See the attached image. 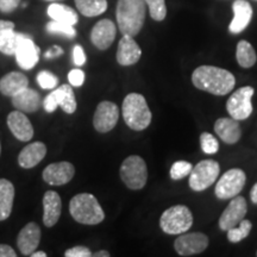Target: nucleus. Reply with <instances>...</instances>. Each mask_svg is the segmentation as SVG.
I'll return each instance as SVG.
<instances>
[{
	"mask_svg": "<svg viewBox=\"0 0 257 257\" xmlns=\"http://www.w3.org/2000/svg\"><path fill=\"white\" fill-rule=\"evenodd\" d=\"M192 82L200 91L214 95H226L236 85V79L229 70L214 66H200L192 74Z\"/></svg>",
	"mask_w": 257,
	"mask_h": 257,
	"instance_id": "nucleus-1",
	"label": "nucleus"
},
{
	"mask_svg": "<svg viewBox=\"0 0 257 257\" xmlns=\"http://www.w3.org/2000/svg\"><path fill=\"white\" fill-rule=\"evenodd\" d=\"M146 0H118L115 8L118 29L123 35L137 36L146 22Z\"/></svg>",
	"mask_w": 257,
	"mask_h": 257,
	"instance_id": "nucleus-2",
	"label": "nucleus"
},
{
	"mask_svg": "<svg viewBox=\"0 0 257 257\" xmlns=\"http://www.w3.org/2000/svg\"><path fill=\"white\" fill-rule=\"evenodd\" d=\"M121 113L125 124L131 130L142 131L152 123L153 114L146 98L140 93H130L124 98Z\"/></svg>",
	"mask_w": 257,
	"mask_h": 257,
	"instance_id": "nucleus-3",
	"label": "nucleus"
},
{
	"mask_svg": "<svg viewBox=\"0 0 257 257\" xmlns=\"http://www.w3.org/2000/svg\"><path fill=\"white\" fill-rule=\"evenodd\" d=\"M69 212L74 220L83 225L100 224L105 219L104 210L91 193L74 195L69 202Z\"/></svg>",
	"mask_w": 257,
	"mask_h": 257,
	"instance_id": "nucleus-4",
	"label": "nucleus"
},
{
	"mask_svg": "<svg viewBox=\"0 0 257 257\" xmlns=\"http://www.w3.org/2000/svg\"><path fill=\"white\" fill-rule=\"evenodd\" d=\"M193 214L185 205H174L162 213L160 218L161 230L167 234H181L191 229Z\"/></svg>",
	"mask_w": 257,
	"mask_h": 257,
	"instance_id": "nucleus-5",
	"label": "nucleus"
},
{
	"mask_svg": "<svg viewBox=\"0 0 257 257\" xmlns=\"http://www.w3.org/2000/svg\"><path fill=\"white\" fill-rule=\"evenodd\" d=\"M120 179L127 188L133 191L142 189L148 181L147 163L142 157L131 155L123 161L120 166Z\"/></svg>",
	"mask_w": 257,
	"mask_h": 257,
	"instance_id": "nucleus-6",
	"label": "nucleus"
},
{
	"mask_svg": "<svg viewBox=\"0 0 257 257\" xmlns=\"http://www.w3.org/2000/svg\"><path fill=\"white\" fill-rule=\"evenodd\" d=\"M220 174L219 163L214 160H202L192 168L189 187L194 192H202L217 181Z\"/></svg>",
	"mask_w": 257,
	"mask_h": 257,
	"instance_id": "nucleus-7",
	"label": "nucleus"
},
{
	"mask_svg": "<svg viewBox=\"0 0 257 257\" xmlns=\"http://www.w3.org/2000/svg\"><path fill=\"white\" fill-rule=\"evenodd\" d=\"M245 181L246 175L242 169H229L218 180L214 193L220 200H229V199L234 198L243 191Z\"/></svg>",
	"mask_w": 257,
	"mask_h": 257,
	"instance_id": "nucleus-8",
	"label": "nucleus"
},
{
	"mask_svg": "<svg viewBox=\"0 0 257 257\" xmlns=\"http://www.w3.org/2000/svg\"><path fill=\"white\" fill-rule=\"evenodd\" d=\"M255 89L244 86L234 91L226 102L227 113L236 120H245L252 113V95Z\"/></svg>",
	"mask_w": 257,
	"mask_h": 257,
	"instance_id": "nucleus-9",
	"label": "nucleus"
},
{
	"mask_svg": "<svg viewBox=\"0 0 257 257\" xmlns=\"http://www.w3.org/2000/svg\"><path fill=\"white\" fill-rule=\"evenodd\" d=\"M119 119V108L112 101H101L96 106L93 117V126L98 133L106 134L113 130Z\"/></svg>",
	"mask_w": 257,
	"mask_h": 257,
	"instance_id": "nucleus-10",
	"label": "nucleus"
},
{
	"mask_svg": "<svg viewBox=\"0 0 257 257\" xmlns=\"http://www.w3.org/2000/svg\"><path fill=\"white\" fill-rule=\"evenodd\" d=\"M208 237L202 232L180 234L174 242V249L180 256H193L207 249Z\"/></svg>",
	"mask_w": 257,
	"mask_h": 257,
	"instance_id": "nucleus-11",
	"label": "nucleus"
},
{
	"mask_svg": "<svg viewBox=\"0 0 257 257\" xmlns=\"http://www.w3.org/2000/svg\"><path fill=\"white\" fill-rule=\"evenodd\" d=\"M248 212V204H246L245 198L236 195L231 199L230 204L225 208L221 216L219 217V227L221 231H227L231 227L238 225L246 216Z\"/></svg>",
	"mask_w": 257,
	"mask_h": 257,
	"instance_id": "nucleus-12",
	"label": "nucleus"
},
{
	"mask_svg": "<svg viewBox=\"0 0 257 257\" xmlns=\"http://www.w3.org/2000/svg\"><path fill=\"white\" fill-rule=\"evenodd\" d=\"M75 168L70 162L51 163L43 170V180L50 186H63L72 181Z\"/></svg>",
	"mask_w": 257,
	"mask_h": 257,
	"instance_id": "nucleus-13",
	"label": "nucleus"
},
{
	"mask_svg": "<svg viewBox=\"0 0 257 257\" xmlns=\"http://www.w3.org/2000/svg\"><path fill=\"white\" fill-rule=\"evenodd\" d=\"M117 35V28L110 19H101L93 27L91 41L99 50H107L112 46Z\"/></svg>",
	"mask_w": 257,
	"mask_h": 257,
	"instance_id": "nucleus-14",
	"label": "nucleus"
},
{
	"mask_svg": "<svg viewBox=\"0 0 257 257\" xmlns=\"http://www.w3.org/2000/svg\"><path fill=\"white\" fill-rule=\"evenodd\" d=\"M141 56H142V49L134 40V37L123 35L118 43L117 55H115L117 62L124 67L134 66L141 60Z\"/></svg>",
	"mask_w": 257,
	"mask_h": 257,
	"instance_id": "nucleus-15",
	"label": "nucleus"
},
{
	"mask_svg": "<svg viewBox=\"0 0 257 257\" xmlns=\"http://www.w3.org/2000/svg\"><path fill=\"white\" fill-rule=\"evenodd\" d=\"M40 47H37L36 44H35V42L32 41V38L28 35V36L21 42L17 50H16L15 56L16 60H17L18 66L21 67L22 69L29 70L34 68V67L38 63V61H40Z\"/></svg>",
	"mask_w": 257,
	"mask_h": 257,
	"instance_id": "nucleus-16",
	"label": "nucleus"
},
{
	"mask_svg": "<svg viewBox=\"0 0 257 257\" xmlns=\"http://www.w3.org/2000/svg\"><path fill=\"white\" fill-rule=\"evenodd\" d=\"M233 19L229 25V31L231 34H240L248 28L252 18V8L246 0H234L232 4Z\"/></svg>",
	"mask_w": 257,
	"mask_h": 257,
	"instance_id": "nucleus-17",
	"label": "nucleus"
},
{
	"mask_svg": "<svg viewBox=\"0 0 257 257\" xmlns=\"http://www.w3.org/2000/svg\"><path fill=\"white\" fill-rule=\"evenodd\" d=\"M41 242V229L36 223H29L21 230L17 237V245L19 251L24 256H30L36 251Z\"/></svg>",
	"mask_w": 257,
	"mask_h": 257,
	"instance_id": "nucleus-18",
	"label": "nucleus"
},
{
	"mask_svg": "<svg viewBox=\"0 0 257 257\" xmlns=\"http://www.w3.org/2000/svg\"><path fill=\"white\" fill-rule=\"evenodd\" d=\"M8 126L14 136L22 142H29L34 137V127L24 112L12 111L8 115Z\"/></svg>",
	"mask_w": 257,
	"mask_h": 257,
	"instance_id": "nucleus-19",
	"label": "nucleus"
},
{
	"mask_svg": "<svg viewBox=\"0 0 257 257\" xmlns=\"http://www.w3.org/2000/svg\"><path fill=\"white\" fill-rule=\"evenodd\" d=\"M61 212H62V201L59 193L55 191L46 192L43 197V223L47 227H53L57 224Z\"/></svg>",
	"mask_w": 257,
	"mask_h": 257,
	"instance_id": "nucleus-20",
	"label": "nucleus"
},
{
	"mask_svg": "<svg viewBox=\"0 0 257 257\" xmlns=\"http://www.w3.org/2000/svg\"><path fill=\"white\" fill-rule=\"evenodd\" d=\"M214 131L217 136L226 144H236L242 136V130L238 120L233 118L223 117L214 123Z\"/></svg>",
	"mask_w": 257,
	"mask_h": 257,
	"instance_id": "nucleus-21",
	"label": "nucleus"
},
{
	"mask_svg": "<svg viewBox=\"0 0 257 257\" xmlns=\"http://www.w3.org/2000/svg\"><path fill=\"white\" fill-rule=\"evenodd\" d=\"M47 155V146L42 142H34L23 148L18 156V165L24 169L36 167Z\"/></svg>",
	"mask_w": 257,
	"mask_h": 257,
	"instance_id": "nucleus-22",
	"label": "nucleus"
},
{
	"mask_svg": "<svg viewBox=\"0 0 257 257\" xmlns=\"http://www.w3.org/2000/svg\"><path fill=\"white\" fill-rule=\"evenodd\" d=\"M12 105L25 113H34L41 106V95L35 89L27 87L18 94L12 96Z\"/></svg>",
	"mask_w": 257,
	"mask_h": 257,
	"instance_id": "nucleus-23",
	"label": "nucleus"
},
{
	"mask_svg": "<svg viewBox=\"0 0 257 257\" xmlns=\"http://www.w3.org/2000/svg\"><path fill=\"white\" fill-rule=\"evenodd\" d=\"M27 87H29V79L23 73L11 72L0 79V92L6 96L12 98Z\"/></svg>",
	"mask_w": 257,
	"mask_h": 257,
	"instance_id": "nucleus-24",
	"label": "nucleus"
},
{
	"mask_svg": "<svg viewBox=\"0 0 257 257\" xmlns=\"http://www.w3.org/2000/svg\"><path fill=\"white\" fill-rule=\"evenodd\" d=\"M15 186L6 179H0V221L6 220L12 212Z\"/></svg>",
	"mask_w": 257,
	"mask_h": 257,
	"instance_id": "nucleus-25",
	"label": "nucleus"
},
{
	"mask_svg": "<svg viewBox=\"0 0 257 257\" xmlns=\"http://www.w3.org/2000/svg\"><path fill=\"white\" fill-rule=\"evenodd\" d=\"M47 14L53 21L73 25V27L79 22V16L75 10L63 4H57V3L50 4L48 6Z\"/></svg>",
	"mask_w": 257,
	"mask_h": 257,
	"instance_id": "nucleus-26",
	"label": "nucleus"
},
{
	"mask_svg": "<svg viewBox=\"0 0 257 257\" xmlns=\"http://www.w3.org/2000/svg\"><path fill=\"white\" fill-rule=\"evenodd\" d=\"M28 35L16 32L15 29H8L0 32V53L5 55H15L16 50L21 44V42Z\"/></svg>",
	"mask_w": 257,
	"mask_h": 257,
	"instance_id": "nucleus-27",
	"label": "nucleus"
},
{
	"mask_svg": "<svg viewBox=\"0 0 257 257\" xmlns=\"http://www.w3.org/2000/svg\"><path fill=\"white\" fill-rule=\"evenodd\" d=\"M236 59L242 68L248 69L255 66L257 61L256 51L248 41L242 40L238 42L236 49Z\"/></svg>",
	"mask_w": 257,
	"mask_h": 257,
	"instance_id": "nucleus-28",
	"label": "nucleus"
},
{
	"mask_svg": "<svg viewBox=\"0 0 257 257\" xmlns=\"http://www.w3.org/2000/svg\"><path fill=\"white\" fill-rule=\"evenodd\" d=\"M78 11L85 17H96L107 10V0H74Z\"/></svg>",
	"mask_w": 257,
	"mask_h": 257,
	"instance_id": "nucleus-29",
	"label": "nucleus"
},
{
	"mask_svg": "<svg viewBox=\"0 0 257 257\" xmlns=\"http://www.w3.org/2000/svg\"><path fill=\"white\" fill-rule=\"evenodd\" d=\"M57 95V102L59 106L66 113L72 114L76 111L78 104H76L75 94L70 85H62L55 89Z\"/></svg>",
	"mask_w": 257,
	"mask_h": 257,
	"instance_id": "nucleus-30",
	"label": "nucleus"
},
{
	"mask_svg": "<svg viewBox=\"0 0 257 257\" xmlns=\"http://www.w3.org/2000/svg\"><path fill=\"white\" fill-rule=\"evenodd\" d=\"M252 224L251 221L248 219H243L238 225L231 227L230 230H227V239L231 243H239L240 240L245 239L249 236V233L251 232Z\"/></svg>",
	"mask_w": 257,
	"mask_h": 257,
	"instance_id": "nucleus-31",
	"label": "nucleus"
},
{
	"mask_svg": "<svg viewBox=\"0 0 257 257\" xmlns=\"http://www.w3.org/2000/svg\"><path fill=\"white\" fill-rule=\"evenodd\" d=\"M146 4L149 8V14L155 22H162L167 17L166 0H146Z\"/></svg>",
	"mask_w": 257,
	"mask_h": 257,
	"instance_id": "nucleus-32",
	"label": "nucleus"
},
{
	"mask_svg": "<svg viewBox=\"0 0 257 257\" xmlns=\"http://www.w3.org/2000/svg\"><path fill=\"white\" fill-rule=\"evenodd\" d=\"M47 31L49 34H56V35H62V36H66L68 38H74L76 36V30L74 29L73 25L61 23V22H49L47 24Z\"/></svg>",
	"mask_w": 257,
	"mask_h": 257,
	"instance_id": "nucleus-33",
	"label": "nucleus"
},
{
	"mask_svg": "<svg viewBox=\"0 0 257 257\" xmlns=\"http://www.w3.org/2000/svg\"><path fill=\"white\" fill-rule=\"evenodd\" d=\"M200 146L202 152L207 155H214L219 150V142L210 133H202L200 135Z\"/></svg>",
	"mask_w": 257,
	"mask_h": 257,
	"instance_id": "nucleus-34",
	"label": "nucleus"
},
{
	"mask_svg": "<svg viewBox=\"0 0 257 257\" xmlns=\"http://www.w3.org/2000/svg\"><path fill=\"white\" fill-rule=\"evenodd\" d=\"M192 168V163L187 162V161H176L170 168V178L173 180L184 179L191 174Z\"/></svg>",
	"mask_w": 257,
	"mask_h": 257,
	"instance_id": "nucleus-35",
	"label": "nucleus"
},
{
	"mask_svg": "<svg viewBox=\"0 0 257 257\" xmlns=\"http://www.w3.org/2000/svg\"><path fill=\"white\" fill-rule=\"evenodd\" d=\"M37 82L43 89H54L59 83V79L53 73L48 70H42L37 75Z\"/></svg>",
	"mask_w": 257,
	"mask_h": 257,
	"instance_id": "nucleus-36",
	"label": "nucleus"
},
{
	"mask_svg": "<svg viewBox=\"0 0 257 257\" xmlns=\"http://www.w3.org/2000/svg\"><path fill=\"white\" fill-rule=\"evenodd\" d=\"M68 81L69 85L73 86V87H81L85 82V73L83 70L75 68L72 69L68 73Z\"/></svg>",
	"mask_w": 257,
	"mask_h": 257,
	"instance_id": "nucleus-37",
	"label": "nucleus"
},
{
	"mask_svg": "<svg viewBox=\"0 0 257 257\" xmlns=\"http://www.w3.org/2000/svg\"><path fill=\"white\" fill-rule=\"evenodd\" d=\"M93 253L91 250L82 245L74 246V248L66 250V252H64L66 257H91Z\"/></svg>",
	"mask_w": 257,
	"mask_h": 257,
	"instance_id": "nucleus-38",
	"label": "nucleus"
},
{
	"mask_svg": "<svg viewBox=\"0 0 257 257\" xmlns=\"http://www.w3.org/2000/svg\"><path fill=\"white\" fill-rule=\"evenodd\" d=\"M43 106H44V110L49 112V113L56 110L57 106H59V102H57V95L55 91H53L50 94H48L46 96V99L43 100Z\"/></svg>",
	"mask_w": 257,
	"mask_h": 257,
	"instance_id": "nucleus-39",
	"label": "nucleus"
},
{
	"mask_svg": "<svg viewBox=\"0 0 257 257\" xmlns=\"http://www.w3.org/2000/svg\"><path fill=\"white\" fill-rule=\"evenodd\" d=\"M73 61L78 67H81L86 63V54L81 46L76 44L73 49Z\"/></svg>",
	"mask_w": 257,
	"mask_h": 257,
	"instance_id": "nucleus-40",
	"label": "nucleus"
},
{
	"mask_svg": "<svg viewBox=\"0 0 257 257\" xmlns=\"http://www.w3.org/2000/svg\"><path fill=\"white\" fill-rule=\"evenodd\" d=\"M21 4V0H0V12L11 14Z\"/></svg>",
	"mask_w": 257,
	"mask_h": 257,
	"instance_id": "nucleus-41",
	"label": "nucleus"
},
{
	"mask_svg": "<svg viewBox=\"0 0 257 257\" xmlns=\"http://www.w3.org/2000/svg\"><path fill=\"white\" fill-rule=\"evenodd\" d=\"M62 54H63L62 48L54 46L51 49H49L46 54H44V57H46V59H56V57L61 56Z\"/></svg>",
	"mask_w": 257,
	"mask_h": 257,
	"instance_id": "nucleus-42",
	"label": "nucleus"
},
{
	"mask_svg": "<svg viewBox=\"0 0 257 257\" xmlns=\"http://www.w3.org/2000/svg\"><path fill=\"white\" fill-rule=\"evenodd\" d=\"M17 253L8 244H0V257H16Z\"/></svg>",
	"mask_w": 257,
	"mask_h": 257,
	"instance_id": "nucleus-43",
	"label": "nucleus"
},
{
	"mask_svg": "<svg viewBox=\"0 0 257 257\" xmlns=\"http://www.w3.org/2000/svg\"><path fill=\"white\" fill-rule=\"evenodd\" d=\"M8 29H15L14 22L3 21V19H0V32L4 31V30H8Z\"/></svg>",
	"mask_w": 257,
	"mask_h": 257,
	"instance_id": "nucleus-44",
	"label": "nucleus"
},
{
	"mask_svg": "<svg viewBox=\"0 0 257 257\" xmlns=\"http://www.w3.org/2000/svg\"><path fill=\"white\" fill-rule=\"evenodd\" d=\"M250 199H251L252 204L257 205V182L252 186L251 191H250Z\"/></svg>",
	"mask_w": 257,
	"mask_h": 257,
	"instance_id": "nucleus-45",
	"label": "nucleus"
},
{
	"mask_svg": "<svg viewBox=\"0 0 257 257\" xmlns=\"http://www.w3.org/2000/svg\"><path fill=\"white\" fill-rule=\"evenodd\" d=\"M94 257H110V252L106 251V250H100V251L95 252L94 255H92Z\"/></svg>",
	"mask_w": 257,
	"mask_h": 257,
	"instance_id": "nucleus-46",
	"label": "nucleus"
},
{
	"mask_svg": "<svg viewBox=\"0 0 257 257\" xmlns=\"http://www.w3.org/2000/svg\"><path fill=\"white\" fill-rule=\"evenodd\" d=\"M31 257H47V253L44 252V251H34L30 255Z\"/></svg>",
	"mask_w": 257,
	"mask_h": 257,
	"instance_id": "nucleus-47",
	"label": "nucleus"
},
{
	"mask_svg": "<svg viewBox=\"0 0 257 257\" xmlns=\"http://www.w3.org/2000/svg\"><path fill=\"white\" fill-rule=\"evenodd\" d=\"M47 2H59V0H47Z\"/></svg>",
	"mask_w": 257,
	"mask_h": 257,
	"instance_id": "nucleus-48",
	"label": "nucleus"
},
{
	"mask_svg": "<svg viewBox=\"0 0 257 257\" xmlns=\"http://www.w3.org/2000/svg\"><path fill=\"white\" fill-rule=\"evenodd\" d=\"M0 155H2V143H0Z\"/></svg>",
	"mask_w": 257,
	"mask_h": 257,
	"instance_id": "nucleus-49",
	"label": "nucleus"
},
{
	"mask_svg": "<svg viewBox=\"0 0 257 257\" xmlns=\"http://www.w3.org/2000/svg\"><path fill=\"white\" fill-rule=\"evenodd\" d=\"M256 256H257V252H256Z\"/></svg>",
	"mask_w": 257,
	"mask_h": 257,
	"instance_id": "nucleus-50",
	"label": "nucleus"
},
{
	"mask_svg": "<svg viewBox=\"0 0 257 257\" xmlns=\"http://www.w3.org/2000/svg\"><path fill=\"white\" fill-rule=\"evenodd\" d=\"M255 2H257V0H255Z\"/></svg>",
	"mask_w": 257,
	"mask_h": 257,
	"instance_id": "nucleus-51",
	"label": "nucleus"
}]
</instances>
